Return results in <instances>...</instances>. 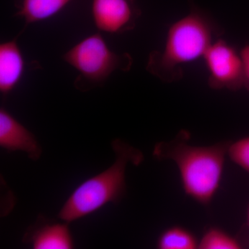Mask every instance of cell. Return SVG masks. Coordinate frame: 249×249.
<instances>
[{
    "label": "cell",
    "mask_w": 249,
    "mask_h": 249,
    "mask_svg": "<svg viewBox=\"0 0 249 249\" xmlns=\"http://www.w3.org/2000/svg\"><path fill=\"white\" fill-rule=\"evenodd\" d=\"M189 139L188 132L181 131L173 140L158 142L153 155L157 160L174 162L186 196L209 206L220 187L231 142L198 146L190 144Z\"/></svg>",
    "instance_id": "obj_1"
},
{
    "label": "cell",
    "mask_w": 249,
    "mask_h": 249,
    "mask_svg": "<svg viewBox=\"0 0 249 249\" xmlns=\"http://www.w3.org/2000/svg\"><path fill=\"white\" fill-rule=\"evenodd\" d=\"M217 29L209 15L193 7L170 25L163 49L149 55L147 71L166 83L180 79L183 65L204 57Z\"/></svg>",
    "instance_id": "obj_2"
},
{
    "label": "cell",
    "mask_w": 249,
    "mask_h": 249,
    "mask_svg": "<svg viewBox=\"0 0 249 249\" xmlns=\"http://www.w3.org/2000/svg\"><path fill=\"white\" fill-rule=\"evenodd\" d=\"M111 146L115 155L114 163L102 173L85 180L73 191L58 213L63 222H74L106 204L119 203L124 197L127 165H140L144 157L138 149L119 139L113 141Z\"/></svg>",
    "instance_id": "obj_3"
},
{
    "label": "cell",
    "mask_w": 249,
    "mask_h": 249,
    "mask_svg": "<svg viewBox=\"0 0 249 249\" xmlns=\"http://www.w3.org/2000/svg\"><path fill=\"white\" fill-rule=\"evenodd\" d=\"M62 58L79 72L75 86L80 91L102 85L116 70L128 71L132 64L129 54L119 55L112 52L100 33L85 37Z\"/></svg>",
    "instance_id": "obj_4"
},
{
    "label": "cell",
    "mask_w": 249,
    "mask_h": 249,
    "mask_svg": "<svg viewBox=\"0 0 249 249\" xmlns=\"http://www.w3.org/2000/svg\"><path fill=\"white\" fill-rule=\"evenodd\" d=\"M202 59L209 72V85L212 89L237 91L244 88L240 53L225 40H214Z\"/></svg>",
    "instance_id": "obj_5"
},
{
    "label": "cell",
    "mask_w": 249,
    "mask_h": 249,
    "mask_svg": "<svg viewBox=\"0 0 249 249\" xmlns=\"http://www.w3.org/2000/svg\"><path fill=\"white\" fill-rule=\"evenodd\" d=\"M91 14L98 30L121 34L134 29L141 12L134 0H93Z\"/></svg>",
    "instance_id": "obj_6"
},
{
    "label": "cell",
    "mask_w": 249,
    "mask_h": 249,
    "mask_svg": "<svg viewBox=\"0 0 249 249\" xmlns=\"http://www.w3.org/2000/svg\"><path fill=\"white\" fill-rule=\"evenodd\" d=\"M0 146L9 152H25L34 160L42 152L35 136L4 107L0 108Z\"/></svg>",
    "instance_id": "obj_7"
},
{
    "label": "cell",
    "mask_w": 249,
    "mask_h": 249,
    "mask_svg": "<svg viewBox=\"0 0 249 249\" xmlns=\"http://www.w3.org/2000/svg\"><path fill=\"white\" fill-rule=\"evenodd\" d=\"M51 223L39 218L35 225L28 229L24 242L34 249H71L74 247L69 223Z\"/></svg>",
    "instance_id": "obj_8"
},
{
    "label": "cell",
    "mask_w": 249,
    "mask_h": 249,
    "mask_svg": "<svg viewBox=\"0 0 249 249\" xmlns=\"http://www.w3.org/2000/svg\"><path fill=\"white\" fill-rule=\"evenodd\" d=\"M25 61L17 38L0 45V92L9 94L19 84L24 74Z\"/></svg>",
    "instance_id": "obj_9"
},
{
    "label": "cell",
    "mask_w": 249,
    "mask_h": 249,
    "mask_svg": "<svg viewBox=\"0 0 249 249\" xmlns=\"http://www.w3.org/2000/svg\"><path fill=\"white\" fill-rule=\"evenodd\" d=\"M71 0H22L16 16L24 19L26 26L40 22L58 14Z\"/></svg>",
    "instance_id": "obj_10"
},
{
    "label": "cell",
    "mask_w": 249,
    "mask_h": 249,
    "mask_svg": "<svg viewBox=\"0 0 249 249\" xmlns=\"http://www.w3.org/2000/svg\"><path fill=\"white\" fill-rule=\"evenodd\" d=\"M199 240L191 231L181 226H173L165 229L157 241V249H196Z\"/></svg>",
    "instance_id": "obj_11"
},
{
    "label": "cell",
    "mask_w": 249,
    "mask_h": 249,
    "mask_svg": "<svg viewBox=\"0 0 249 249\" xmlns=\"http://www.w3.org/2000/svg\"><path fill=\"white\" fill-rule=\"evenodd\" d=\"M242 242L219 227H211L205 231L199 240L198 249H240Z\"/></svg>",
    "instance_id": "obj_12"
},
{
    "label": "cell",
    "mask_w": 249,
    "mask_h": 249,
    "mask_svg": "<svg viewBox=\"0 0 249 249\" xmlns=\"http://www.w3.org/2000/svg\"><path fill=\"white\" fill-rule=\"evenodd\" d=\"M228 157L249 174V137L231 142L228 147Z\"/></svg>",
    "instance_id": "obj_13"
},
{
    "label": "cell",
    "mask_w": 249,
    "mask_h": 249,
    "mask_svg": "<svg viewBox=\"0 0 249 249\" xmlns=\"http://www.w3.org/2000/svg\"><path fill=\"white\" fill-rule=\"evenodd\" d=\"M240 53L243 64L244 88L249 91V45H245Z\"/></svg>",
    "instance_id": "obj_14"
},
{
    "label": "cell",
    "mask_w": 249,
    "mask_h": 249,
    "mask_svg": "<svg viewBox=\"0 0 249 249\" xmlns=\"http://www.w3.org/2000/svg\"><path fill=\"white\" fill-rule=\"evenodd\" d=\"M247 228H248L249 230V206L248 208V211H247Z\"/></svg>",
    "instance_id": "obj_15"
}]
</instances>
